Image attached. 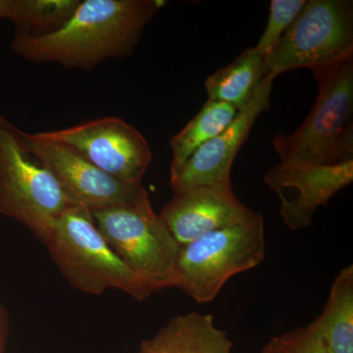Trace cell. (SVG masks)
<instances>
[{
	"mask_svg": "<svg viewBox=\"0 0 353 353\" xmlns=\"http://www.w3.org/2000/svg\"><path fill=\"white\" fill-rule=\"evenodd\" d=\"M9 334V316L6 309L0 303V353L6 350L7 338Z\"/></svg>",
	"mask_w": 353,
	"mask_h": 353,
	"instance_id": "ffe728a7",
	"label": "cell"
},
{
	"mask_svg": "<svg viewBox=\"0 0 353 353\" xmlns=\"http://www.w3.org/2000/svg\"><path fill=\"white\" fill-rule=\"evenodd\" d=\"M274 79L264 77L252 101L239 111L233 122L196 150L170 178L174 192L199 185L231 183V171L236 155L248 139L260 114L271 108Z\"/></svg>",
	"mask_w": 353,
	"mask_h": 353,
	"instance_id": "7c38bea8",
	"label": "cell"
},
{
	"mask_svg": "<svg viewBox=\"0 0 353 353\" xmlns=\"http://www.w3.org/2000/svg\"><path fill=\"white\" fill-rule=\"evenodd\" d=\"M41 132L46 138L73 148L108 175L130 185L143 183L152 161V150L145 137L121 118L102 117Z\"/></svg>",
	"mask_w": 353,
	"mask_h": 353,
	"instance_id": "9c48e42d",
	"label": "cell"
},
{
	"mask_svg": "<svg viewBox=\"0 0 353 353\" xmlns=\"http://www.w3.org/2000/svg\"><path fill=\"white\" fill-rule=\"evenodd\" d=\"M81 0H10L8 19L16 32L43 37L61 29L73 17Z\"/></svg>",
	"mask_w": 353,
	"mask_h": 353,
	"instance_id": "e0dca14e",
	"label": "cell"
},
{
	"mask_svg": "<svg viewBox=\"0 0 353 353\" xmlns=\"http://www.w3.org/2000/svg\"><path fill=\"white\" fill-rule=\"evenodd\" d=\"M233 343L211 314L187 313L172 318L150 340L141 343L139 353H232Z\"/></svg>",
	"mask_w": 353,
	"mask_h": 353,
	"instance_id": "4fadbf2b",
	"label": "cell"
},
{
	"mask_svg": "<svg viewBox=\"0 0 353 353\" xmlns=\"http://www.w3.org/2000/svg\"><path fill=\"white\" fill-rule=\"evenodd\" d=\"M262 353H273V352H272L271 347H269V345H267L266 347H264V350H262Z\"/></svg>",
	"mask_w": 353,
	"mask_h": 353,
	"instance_id": "7402d4cb",
	"label": "cell"
},
{
	"mask_svg": "<svg viewBox=\"0 0 353 353\" xmlns=\"http://www.w3.org/2000/svg\"><path fill=\"white\" fill-rule=\"evenodd\" d=\"M263 182L280 199L285 226L299 231L310 226L316 210L353 182V160L333 165L279 163L267 172Z\"/></svg>",
	"mask_w": 353,
	"mask_h": 353,
	"instance_id": "30bf717a",
	"label": "cell"
},
{
	"mask_svg": "<svg viewBox=\"0 0 353 353\" xmlns=\"http://www.w3.org/2000/svg\"><path fill=\"white\" fill-rule=\"evenodd\" d=\"M20 134L26 150L48 169L70 201L90 213L150 199L143 183L116 180L73 148L46 138L43 132L20 130Z\"/></svg>",
	"mask_w": 353,
	"mask_h": 353,
	"instance_id": "ba28073f",
	"label": "cell"
},
{
	"mask_svg": "<svg viewBox=\"0 0 353 353\" xmlns=\"http://www.w3.org/2000/svg\"><path fill=\"white\" fill-rule=\"evenodd\" d=\"M72 205L52 174L26 150L20 129L0 115V214L24 225L43 243Z\"/></svg>",
	"mask_w": 353,
	"mask_h": 353,
	"instance_id": "5b68a950",
	"label": "cell"
},
{
	"mask_svg": "<svg viewBox=\"0 0 353 353\" xmlns=\"http://www.w3.org/2000/svg\"><path fill=\"white\" fill-rule=\"evenodd\" d=\"M268 345L273 353H332L311 324L274 336Z\"/></svg>",
	"mask_w": 353,
	"mask_h": 353,
	"instance_id": "d6986e66",
	"label": "cell"
},
{
	"mask_svg": "<svg viewBox=\"0 0 353 353\" xmlns=\"http://www.w3.org/2000/svg\"><path fill=\"white\" fill-rule=\"evenodd\" d=\"M305 2L306 0H272L268 22L261 38L254 46L264 59L277 46L280 39L303 10Z\"/></svg>",
	"mask_w": 353,
	"mask_h": 353,
	"instance_id": "ac0fdd59",
	"label": "cell"
},
{
	"mask_svg": "<svg viewBox=\"0 0 353 353\" xmlns=\"http://www.w3.org/2000/svg\"><path fill=\"white\" fill-rule=\"evenodd\" d=\"M43 243L62 275L85 294L116 289L145 301L157 292L111 250L92 213L82 206L67 209Z\"/></svg>",
	"mask_w": 353,
	"mask_h": 353,
	"instance_id": "3957f363",
	"label": "cell"
},
{
	"mask_svg": "<svg viewBox=\"0 0 353 353\" xmlns=\"http://www.w3.org/2000/svg\"><path fill=\"white\" fill-rule=\"evenodd\" d=\"M165 4L162 0H81L61 29L43 37L15 32L11 48L27 61L88 71L106 60L132 54L146 26Z\"/></svg>",
	"mask_w": 353,
	"mask_h": 353,
	"instance_id": "6da1fadb",
	"label": "cell"
},
{
	"mask_svg": "<svg viewBox=\"0 0 353 353\" xmlns=\"http://www.w3.org/2000/svg\"><path fill=\"white\" fill-rule=\"evenodd\" d=\"M318 95L296 132L273 139L280 163L333 165L353 160V57L312 70Z\"/></svg>",
	"mask_w": 353,
	"mask_h": 353,
	"instance_id": "7a4b0ae2",
	"label": "cell"
},
{
	"mask_svg": "<svg viewBox=\"0 0 353 353\" xmlns=\"http://www.w3.org/2000/svg\"><path fill=\"white\" fill-rule=\"evenodd\" d=\"M111 250L157 290L174 288L180 245L153 211L150 199L92 213Z\"/></svg>",
	"mask_w": 353,
	"mask_h": 353,
	"instance_id": "52a82bcc",
	"label": "cell"
},
{
	"mask_svg": "<svg viewBox=\"0 0 353 353\" xmlns=\"http://www.w3.org/2000/svg\"><path fill=\"white\" fill-rule=\"evenodd\" d=\"M256 211L246 208L231 183L199 185L174 192L159 217L178 245H189L204 234L250 219Z\"/></svg>",
	"mask_w": 353,
	"mask_h": 353,
	"instance_id": "8fae6325",
	"label": "cell"
},
{
	"mask_svg": "<svg viewBox=\"0 0 353 353\" xmlns=\"http://www.w3.org/2000/svg\"><path fill=\"white\" fill-rule=\"evenodd\" d=\"M332 353H353V265L334 278L321 314L310 323Z\"/></svg>",
	"mask_w": 353,
	"mask_h": 353,
	"instance_id": "5bb4252c",
	"label": "cell"
},
{
	"mask_svg": "<svg viewBox=\"0 0 353 353\" xmlns=\"http://www.w3.org/2000/svg\"><path fill=\"white\" fill-rule=\"evenodd\" d=\"M265 250L263 216L256 212L245 222L181 246L174 288L197 303H211L230 279L259 266L265 259Z\"/></svg>",
	"mask_w": 353,
	"mask_h": 353,
	"instance_id": "277c9868",
	"label": "cell"
},
{
	"mask_svg": "<svg viewBox=\"0 0 353 353\" xmlns=\"http://www.w3.org/2000/svg\"><path fill=\"white\" fill-rule=\"evenodd\" d=\"M264 62L254 48H246L232 63L206 79L208 99L230 104L239 111L245 108L263 81Z\"/></svg>",
	"mask_w": 353,
	"mask_h": 353,
	"instance_id": "9a60e30c",
	"label": "cell"
},
{
	"mask_svg": "<svg viewBox=\"0 0 353 353\" xmlns=\"http://www.w3.org/2000/svg\"><path fill=\"white\" fill-rule=\"evenodd\" d=\"M353 57L352 0H306L305 6L270 54L264 77L340 63Z\"/></svg>",
	"mask_w": 353,
	"mask_h": 353,
	"instance_id": "8992f818",
	"label": "cell"
},
{
	"mask_svg": "<svg viewBox=\"0 0 353 353\" xmlns=\"http://www.w3.org/2000/svg\"><path fill=\"white\" fill-rule=\"evenodd\" d=\"M9 2L10 0H0V20L8 19Z\"/></svg>",
	"mask_w": 353,
	"mask_h": 353,
	"instance_id": "44dd1931",
	"label": "cell"
},
{
	"mask_svg": "<svg viewBox=\"0 0 353 353\" xmlns=\"http://www.w3.org/2000/svg\"><path fill=\"white\" fill-rule=\"evenodd\" d=\"M238 113V109L233 105L208 99L199 112L171 139L173 154L170 178L180 172L188 159L199 148L224 131Z\"/></svg>",
	"mask_w": 353,
	"mask_h": 353,
	"instance_id": "2e32d148",
	"label": "cell"
}]
</instances>
